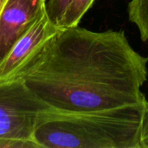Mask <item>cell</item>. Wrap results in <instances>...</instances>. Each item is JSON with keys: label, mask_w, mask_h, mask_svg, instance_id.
Listing matches in <instances>:
<instances>
[{"label": "cell", "mask_w": 148, "mask_h": 148, "mask_svg": "<svg viewBox=\"0 0 148 148\" xmlns=\"http://www.w3.org/2000/svg\"><path fill=\"white\" fill-rule=\"evenodd\" d=\"M147 62L123 30L78 25L60 29L12 77L22 78L49 107L102 110L147 102Z\"/></svg>", "instance_id": "obj_1"}, {"label": "cell", "mask_w": 148, "mask_h": 148, "mask_svg": "<svg viewBox=\"0 0 148 148\" xmlns=\"http://www.w3.org/2000/svg\"><path fill=\"white\" fill-rule=\"evenodd\" d=\"M144 105L93 111L49 107L39 116L34 139L40 148H139Z\"/></svg>", "instance_id": "obj_2"}, {"label": "cell", "mask_w": 148, "mask_h": 148, "mask_svg": "<svg viewBox=\"0 0 148 148\" xmlns=\"http://www.w3.org/2000/svg\"><path fill=\"white\" fill-rule=\"evenodd\" d=\"M48 108L22 78L0 81V148H40L34 134Z\"/></svg>", "instance_id": "obj_3"}, {"label": "cell", "mask_w": 148, "mask_h": 148, "mask_svg": "<svg viewBox=\"0 0 148 148\" xmlns=\"http://www.w3.org/2000/svg\"><path fill=\"white\" fill-rule=\"evenodd\" d=\"M61 29L49 19L46 8L0 60V81L12 77L32 55Z\"/></svg>", "instance_id": "obj_4"}, {"label": "cell", "mask_w": 148, "mask_h": 148, "mask_svg": "<svg viewBox=\"0 0 148 148\" xmlns=\"http://www.w3.org/2000/svg\"><path fill=\"white\" fill-rule=\"evenodd\" d=\"M46 1H7L0 15V60L45 10Z\"/></svg>", "instance_id": "obj_5"}, {"label": "cell", "mask_w": 148, "mask_h": 148, "mask_svg": "<svg viewBox=\"0 0 148 148\" xmlns=\"http://www.w3.org/2000/svg\"><path fill=\"white\" fill-rule=\"evenodd\" d=\"M129 20L136 25L142 41H148V0H131L128 4Z\"/></svg>", "instance_id": "obj_6"}, {"label": "cell", "mask_w": 148, "mask_h": 148, "mask_svg": "<svg viewBox=\"0 0 148 148\" xmlns=\"http://www.w3.org/2000/svg\"><path fill=\"white\" fill-rule=\"evenodd\" d=\"M95 0H72L62 22L61 29L78 26Z\"/></svg>", "instance_id": "obj_7"}, {"label": "cell", "mask_w": 148, "mask_h": 148, "mask_svg": "<svg viewBox=\"0 0 148 148\" xmlns=\"http://www.w3.org/2000/svg\"><path fill=\"white\" fill-rule=\"evenodd\" d=\"M72 0H48L46 1V11L51 22L61 29L63 16Z\"/></svg>", "instance_id": "obj_8"}, {"label": "cell", "mask_w": 148, "mask_h": 148, "mask_svg": "<svg viewBox=\"0 0 148 148\" xmlns=\"http://www.w3.org/2000/svg\"><path fill=\"white\" fill-rule=\"evenodd\" d=\"M139 148H148V101L143 107L140 134H139Z\"/></svg>", "instance_id": "obj_9"}, {"label": "cell", "mask_w": 148, "mask_h": 148, "mask_svg": "<svg viewBox=\"0 0 148 148\" xmlns=\"http://www.w3.org/2000/svg\"><path fill=\"white\" fill-rule=\"evenodd\" d=\"M7 1L8 0H0V15H1V13L3 11V9L4 5L6 4Z\"/></svg>", "instance_id": "obj_10"}]
</instances>
